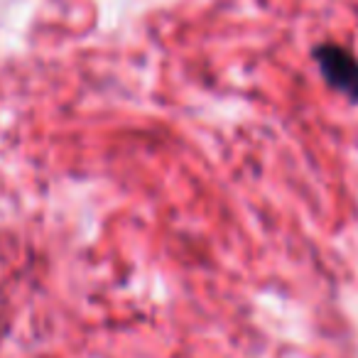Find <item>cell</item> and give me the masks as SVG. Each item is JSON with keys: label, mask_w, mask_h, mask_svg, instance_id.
<instances>
[{"label": "cell", "mask_w": 358, "mask_h": 358, "mask_svg": "<svg viewBox=\"0 0 358 358\" xmlns=\"http://www.w3.org/2000/svg\"><path fill=\"white\" fill-rule=\"evenodd\" d=\"M314 59L319 64L324 81L348 101L358 103V59L338 45L314 47Z\"/></svg>", "instance_id": "1"}]
</instances>
